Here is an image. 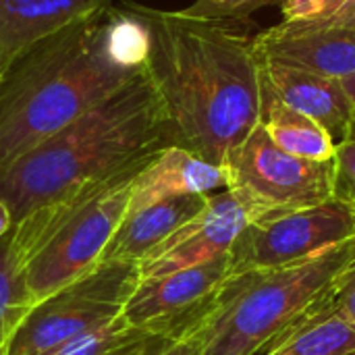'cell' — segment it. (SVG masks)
<instances>
[{
    "label": "cell",
    "instance_id": "cell-25",
    "mask_svg": "<svg viewBox=\"0 0 355 355\" xmlns=\"http://www.w3.org/2000/svg\"><path fill=\"white\" fill-rule=\"evenodd\" d=\"M320 25H337V27H355V0H347L339 12H335L327 21H318Z\"/></svg>",
    "mask_w": 355,
    "mask_h": 355
},
{
    "label": "cell",
    "instance_id": "cell-24",
    "mask_svg": "<svg viewBox=\"0 0 355 355\" xmlns=\"http://www.w3.org/2000/svg\"><path fill=\"white\" fill-rule=\"evenodd\" d=\"M331 304L355 324V258L335 285Z\"/></svg>",
    "mask_w": 355,
    "mask_h": 355
},
{
    "label": "cell",
    "instance_id": "cell-26",
    "mask_svg": "<svg viewBox=\"0 0 355 355\" xmlns=\"http://www.w3.org/2000/svg\"><path fill=\"white\" fill-rule=\"evenodd\" d=\"M12 229V214L6 206V202L0 198V239L6 237Z\"/></svg>",
    "mask_w": 355,
    "mask_h": 355
},
{
    "label": "cell",
    "instance_id": "cell-3",
    "mask_svg": "<svg viewBox=\"0 0 355 355\" xmlns=\"http://www.w3.org/2000/svg\"><path fill=\"white\" fill-rule=\"evenodd\" d=\"M164 148H171L164 108L144 71L2 171L0 198L15 225L35 208L141 164Z\"/></svg>",
    "mask_w": 355,
    "mask_h": 355
},
{
    "label": "cell",
    "instance_id": "cell-15",
    "mask_svg": "<svg viewBox=\"0 0 355 355\" xmlns=\"http://www.w3.org/2000/svg\"><path fill=\"white\" fill-rule=\"evenodd\" d=\"M206 202L208 196H181L146 208L127 210L102 254V262L139 264L171 233L200 214Z\"/></svg>",
    "mask_w": 355,
    "mask_h": 355
},
{
    "label": "cell",
    "instance_id": "cell-14",
    "mask_svg": "<svg viewBox=\"0 0 355 355\" xmlns=\"http://www.w3.org/2000/svg\"><path fill=\"white\" fill-rule=\"evenodd\" d=\"M212 189H227V171L183 148L171 146L154 154L137 173L131 183L127 210L181 196H210Z\"/></svg>",
    "mask_w": 355,
    "mask_h": 355
},
{
    "label": "cell",
    "instance_id": "cell-4",
    "mask_svg": "<svg viewBox=\"0 0 355 355\" xmlns=\"http://www.w3.org/2000/svg\"><path fill=\"white\" fill-rule=\"evenodd\" d=\"M355 258V237L302 262L231 275L193 335L202 355H258L322 308Z\"/></svg>",
    "mask_w": 355,
    "mask_h": 355
},
{
    "label": "cell",
    "instance_id": "cell-10",
    "mask_svg": "<svg viewBox=\"0 0 355 355\" xmlns=\"http://www.w3.org/2000/svg\"><path fill=\"white\" fill-rule=\"evenodd\" d=\"M248 223V208L229 189L214 196L210 193L200 214L181 225L139 262V281L227 256Z\"/></svg>",
    "mask_w": 355,
    "mask_h": 355
},
{
    "label": "cell",
    "instance_id": "cell-6",
    "mask_svg": "<svg viewBox=\"0 0 355 355\" xmlns=\"http://www.w3.org/2000/svg\"><path fill=\"white\" fill-rule=\"evenodd\" d=\"M139 285V264L100 262L37 302L8 339L6 355H50L121 318Z\"/></svg>",
    "mask_w": 355,
    "mask_h": 355
},
{
    "label": "cell",
    "instance_id": "cell-16",
    "mask_svg": "<svg viewBox=\"0 0 355 355\" xmlns=\"http://www.w3.org/2000/svg\"><path fill=\"white\" fill-rule=\"evenodd\" d=\"M258 125L285 152L308 160L335 158V141L310 116L287 106L268 83L260 79V112Z\"/></svg>",
    "mask_w": 355,
    "mask_h": 355
},
{
    "label": "cell",
    "instance_id": "cell-18",
    "mask_svg": "<svg viewBox=\"0 0 355 355\" xmlns=\"http://www.w3.org/2000/svg\"><path fill=\"white\" fill-rule=\"evenodd\" d=\"M21 272L10 252V233L0 239V352L25 318Z\"/></svg>",
    "mask_w": 355,
    "mask_h": 355
},
{
    "label": "cell",
    "instance_id": "cell-5",
    "mask_svg": "<svg viewBox=\"0 0 355 355\" xmlns=\"http://www.w3.org/2000/svg\"><path fill=\"white\" fill-rule=\"evenodd\" d=\"M146 164L85 183L12 225L10 252L21 272L25 312L102 262L129 208L131 183Z\"/></svg>",
    "mask_w": 355,
    "mask_h": 355
},
{
    "label": "cell",
    "instance_id": "cell-11",
    "mask_svg": "<svg viewBox=\"0 0 355 355\" xmlns=\"http://www.w3.org/2000/svg\"><path fill=\"white\" fill-rule=\"evenodd\" d=\"M258 60L287 64L316 75H355V27L320 23H279L254 35Z\"/></svg>",
    "mask_w": 355,
    "mask_h": 355
},
{
    "label": "cell",
    "instance_id": "cell-22",
    "mask_svg": "<svg viewBox=\"0 0 355 355\" xmlns=\"http://www.w3.org/2000/svg\"><path fill=\"white\" fill-rule=\"evenodd\" d=\"M347 0H281L285 23H318L331 19Z\"/></svg>",
    "mask_w": 355,
    "mask_h": 355
},
{
    "label": "cell",
    "instance_id": "cell-1",
    "mask_svg": "<svg viewBox=\"0 0 355 355\" xmlns=\"http://www.w3.org/2000/svg\"><path fill=\"white\" fill-rule=\"evenodd\" d=\"M150 35L146 71L164 108L171 146L223 166L252 133L260 112V62L254 37L227 21L135 2Z\"/></svg>",
    "mask_w": 355,
    "mask_h": 355
},
{
    "label": "cell",
    "instance_id": "cell-13",
    "mask_svg": "<svg viewBox=\"0 0 355 355\" xmlns=\"http://www.w3.org/2000/svg\"><path fill=\"white\" fill-rule=\"evenodd\" d=\"M112 0H0V77L42 40Z\"/></svg>",
    "mask_w": 355,
    "mask_h": 355
},
{
    "label": "cell",
    "instance_id": "cell-9",
    "mask_svg": "<svg viewBox=\"0 0 355 355\" xmlns=\"http://www.w3.org/2000/svg\"><path fill=\"white\" fill-rule=\"evenodd\" d=\"M229 277L231 262L227 254L193 268L141 279L121 318L127 327L146 335L187 337L210 314Z\"/></svg>",
    "mask_w": 355,
    "mask_h": 355
},
{
    "label": "cell",
    "instance_id": "cell-21",
    "mask_svg": "<svg viewBox=\"0 0 355 355\" xmlns=\"http://www.w3.org/2000/svg\"><path fill=\"white\" fill-rule=\"evenodd\" d=\"M275 2L281 0H196L191 6L183 8V12L210 21H233V19H245L254 10Z\"/></svg>",
    "mask_w": 355,
    "mask_h": 355
},
{
    "label": "cell",
    "instance_id": "cell-7",
    "mask_svg": "<svg viewBox=\"0 0 355 355\" xmlns=\"http://www.w3.org/2000/svg\"><path fill=\"white\" fill-rule=\"evenodd\" d=\"M223 168L227 189L248 208L250 220L322 204L335 191V158L293 156L260 125L227 156Z\"/></svg>",
    "mask_w": 355,
    "mask_h": 355
},
{
    "label": "cell",
    "instance_id": "cell-23",
    "mask_svg": "<svg viewBox=\"0 0 355 355\" xmlns=\"http://www.w3.org/2000/svg\"><path fill=\"white\" fill-rule=\"evenodd\" d=\"M333 198L347 202L355 210V139L335 150V191Z\"/></svg>",
    "mask_w": 355,
    "mask_h": 355
},
{
    "label": "cell",
    "instance_id": "cell-2",
    "mask_svg": "<svg viewBox=\"0 0 355 355\" xmlns=\"http://www.w3.org/2000/svg\"><path fill=\"white\" fill-rule=\"evenodd\" d=\"M148 50L144 21L108 4L19 56L0 77V173L139 77Z\"/></svg>",
    "mask_w": 355,
    "mask_h": 355
},
{
    "label": "cell",
    "instance_id": "cell-20",
    "mask_svg": "<svg viewBox=\"0 0 355 355\" xmlns=\"http://www.w3.org/2000/svg\"><path fill=\"white\" fill-rule=\"evenodd\" d=\"M110 355H202V343L193 333L187 337L137 333Z\"/></svg>",
    "mask_w": 355,
    "mask_h": 355
},
{
    "label": "cell",
    "instance_id": "cell-12",
    "mask_svg": "<svg viewBox=\"0 0 355 355\" xmlns=\"http://www.w3.org/2000/svg\"><path fill=\"white\" fill-rule=\"evenodd\" d=\"M260 62V79L291 108L316 121L335 141L341 146L349 139L354 106L341 79L316 75L312 71Z\"/></svg>",
    "mask_w": 355,
    "mask_h": 355
},
{
    "label": "cell",
    "instance_id": "cell-19",
    "mask_svg": "<svg viewBox=\"0 0 355 355\" xmlns=\"http://www.w3.org/2000/svg\"><path fill=\"white\" fill-rule=\"evenodd\" d=\"M137 333H141V331L127 327L125 320L119 318L89 335H83V337L67 343L64 347H60L58 352L50 355H110L119 345L133 339Z\"/></svg>",
    "mask_w": 355,
    "mask_h": 355
},
{
    "label": "cell",
    "instance_id": "cell-27",
    "mask_svg": "<svg viewBox=\"0 0 355 355\" xmlns=\"http://www.w3.org/2000/svg\"><path fill=\"white\" fill-rule=\"evenodd\" d=\"M341 83H343L345 92L349 94L352 106H354V119H352V133H349V139H355V75H349V77L341 79ZM349 139H347V141H349Z\"/></svg>",
    "mask_w": 355,
    "mask_h": 355
},
{
    "label": "cell",
    "instance_id": "cell-8",
    "mask_svg": "<svg viewBox=\"0 0 355 355\" xmlns=\"http://www.w3.org/2000/svg\"><path fill=\"white\" fill-rule=\"evenodd\" d=\"M355 237V210L343 200L250 220L231 252V275L270 270L302 262Z\"/></svg>",
    "mask_w": 355,
    "mask_h": 355
},
{
    "label": "cell",
    "instance_id": "cell-17",
    "mask_svg": "<svg viewBox=\"0 0 355 355\" xmlns=\"http://www.w3.org/2000/svg\"><path fill=\"white\" fill-rule=\"evenodd\" d=\"M266 355H355V324L329 297L322 308L266 349Z\"/></svg>",
    "mask_w": 355,
    "mask_h": 355
},
{
    "label": "cell",
    "instance_id": "cell-28",
    "mask_svg": "<svg viewBox=\"0 0 355 355\" xmlns=\"http://www.w3.org/2000/svg\"><path fill=\"white\" fill-rule=\"evenodd\" d=\"M0 355H6V347H4V349H2V352H0Z\"/></svg>",
    "mask_w": 355,
    "mask_h": 355
}]
</instances>
